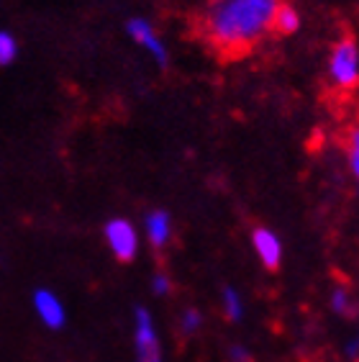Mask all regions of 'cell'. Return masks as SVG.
Listing matches in <instances>:
<instances>
[{
	"instance_id": "obj_16",
	"label": "cell",
	"mask_w": 359,
	"mask_h": 362,
	"mask_svg": "<svg viewBox=\"0 0 359 362\" xmlns=\"http://www.w3.org/2000/svg\"><path fill=\"white\" fill-rule=\"evenodd\" d=\"M228 360L231 362H252V355H249V349L242 347V344H234L231 352H228Z\"/></svg>"
},
{
	"instance_id": "obj_5",
	"label": "cell",
	"mask_w": 359,
	"mask_h": 362,
	"mask_svg": "<svg viewBox=\"0 0 359 362\" xmlns=\"http://www.w3.org/2000/svg\"><path fill=\"white\" fill-rule=\"evenodd\" d=\"M126 31H129V36H131L139 47H144L146 52L154 57V62L165 67L167 59H170V54H167L165 42L157 36V31L152 28V23L146 21V18H131V21L126 23Z\"/></svg>"
},
{
	"instance_id": "obj_11",
	"label": "cell",
	"mask_w": 359,
	"mask_h": 362,
	"mask_svg": "<svg viewBox=\"0 0 359 362\" xmlns=\"http://www.w3.org/2000/svg\"><path fill=\"white\" fill-rule=\"evenodd\" d=\"M331 308L336 311V314L341 316H349L354 311V298H352V293L346 291L344 286L336 288V291L331 293Z\"/></svg>"
},
{
	"instance_id": "obj_6",
	"label": "cell",
	"mask_w": 359,
	"mask_h": 362,
	"mask_svg": "<svg viewBox=\"0 0 359 362\" xmlns=\"http://www.w3.org/2000/svg\"><path fill=\"white\" fill-rule=\"evenodd\" d=\"M252 247H254L257 257L262 262L267 270H275L280 265V259H283V242L277 237L275 231L267 229V226H259L254 229L252 234Z\"/></svg>"
},
{
	"instance_id": "obj_12",
	"label": "cell",
	"mask_w": 359,
	"mask_h": 362,
	"mask_svg": "<svg viewBox=\"0 0 359 362\" xmlns=\"http://www.w3.org/2000/svg\"><path fill=\"white\" fill-rule=\"evenodd\" d=\"M203 324V316L201 311H195V308H187V311H182V316H180V332L182 334H195L198 329H201Z\"/></svg>"
},
{
	"instance_id": "obj_7",
	"label": "cell",
	"mask_w": 359,
	"mask_h": 362,
	"mask_svg": "<svg viewBox=\"0 0 359 362\" xmlns=\"http://www.w3.org/2000/svg\"><path fill=\"white\" fill-rule=\"evenodd\" d=\"M34 308H36V314H39V319H42L49 329H59L64 324L62 300L57 298L52 291H36L34 293Z\"/></svg>"
},
{
	"instance_id": "obj_4",
	"label": "cell",
	"mask_w": 359,
	"mask_h": 362,
	"mask_svg": "<svg viewBox=\"0 0 359 362\" xmlns=\"http://www.w3.org/2000/svg\"><path fill=\"white\" fill-rule=\"evenodd\" d=\"M105 242L111 247L113 257L121 262H131L139 252V234L131 221L126 218H111L105 223Z\"/></svg>"
},
{
	"instance_id": "obj_1",
	"label": "cell",
	"mask_w": 359,
	"mask_h": 362,
	"mask_svg": "<svg viewBox=\"0 0 359 362\" xmlns=\"http://www.w3.org/2000/svg\"><path fill=\"white\" fill-rule=\"evenodd\" d=\"M280 0H216L206 11L203 31L221 54H239L259 42L269 28Z\"/></svg>"
},
{
	"instance_id": "obj_3",
	"label": "cell",
	"mask_w": 359,
	"mask_h": 362,
	"mask_svg": "<svg viewBox=\"0 0 359 362\" xmlns=\"http://www.w3.org/2000/svg\"><path fill=\"white\" fill-rule=\"evenodd\" d=\"M134 344H136V362H165L162 355V341L154 329V319L146 308H136L134 314Z\"/></svg>"
},
{
	"instance_id": "obj_8",
	"label": "cell",
	"mask_w": 359,
	"mask_h": 362,
	"mask_svg": "<svg viewBox=\"0 0 359 362\" xmlns=\"http://www.w3.org/2000/svg\"><path fill=\"white\" fill-rule=\"evenodd\" d=\"M144 231L149 244L159 250V247H165L170 242V237H172V218H170L167 211H152L144 221Z\"/></svg>"
},
{
	"instance_id": "obj_9",
	"label": "cell",
	"mask_w": 359,
	"mask_h": 362,
	"mask_svg": "<svg viewBox=\"0 0 359 362\" xmlns=\"http://www.w3.org/2000/svg\"><path fill=\"white\" fill-rule=\"evenodd\" d=\"M272 28L283 36L295 34L298 28H300V13H298L290 3H280L275 11V18H272Z\"/></svg>"
},
{
	"instance_id": "obj_14",
	"label": "cell",
	"mask_w": 359,
	"mask_h": 362,
	"mask_svg": "<svg viewBox=\"0 0 359 362\" xmlns=\"http://www.w3.org/2000/svg\"><path fill=\"white\" fill-rule=\"evenodd\" d=\"M349 165H352V173L359 182V126L349 134Z\"/></svg>"
},
{
	"instance_id": "obj_2",
	"label": "cell",
	"mask_w": 359,
	"mask_h": 362,
	"mask_svg": "<svg viewBox=\"0 0 359 362\" xmlns=\"http://www.w3.org/2000/svg\"><path fill=\"white\" fill-rule=\"evenodd\" d=\"M329 75L339 88H354L359 85V47L354 36H341L331 49L329 59Z\"/></svg>"
},
{
	"instance_id": "obj_15",
	"label": "cell",
	"mask_w": 359,
	"mask_h": 362,
	"mask_svg": "<svg viewBox=\"0 0 359 362\" xmlns=\"http://www.w3.org/2000/svg\"><path fill=\"white\" fill-rule=\"evenodd\" d=\"M152 291L154 296H167L170 293V278H167L165 272H157L152 278Z\"/></svg>"
},
{
	"instance_id": "obj_13",
	"label": "cell",
	"mask_w": 359,
	"mask_h": 362,
	"mask_svg": "<svg viewBox=\"0 0 359 362\" xmlns=\"http://www.w3.org/2000/svg\"><path fill=\"white\" fill-rule=\"evenodd\" d=\"M18 54V47H16V39L6 31H0V64H11Z\"/></svg>"
},
{
	"instance_id": "obj_10",
	"label": "cell",
	"mask_w": 359,
	"mask_h": 362,
	"mask_svg": "<svg viewBox=\"0 0 359 362\" xmlns=\"http://www.w3.org/2000/svg\"><path fill=\"white\" fill-rule=\"evenodd\" d=\"M221 306H223V314H226V319H231V321H242L244 319V300H242V293L236 291V288H223Z\"/></svg>"
}]
</instances>
